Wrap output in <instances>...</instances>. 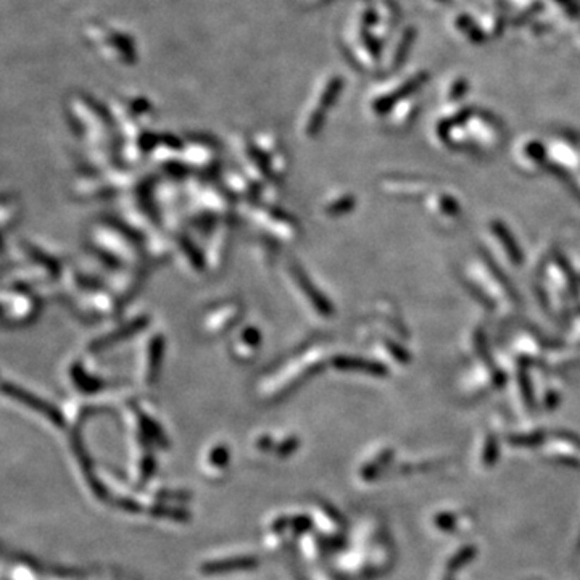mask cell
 <instances>
[{
  "label": "cell",
  "instance_id": "cell-1",
  "mask_svg": "<svg viewBox=\"0 0 580 580\" xmlns=\"http://www.w3.org/2000/svg\"><path fill=\"white\" fill-rule=\"evenodd\" d=\"M84 36L111 64L133 65L135 61L133 37L118 28H111L100 21H90L84 26Z\"/></svg>",
  "mask_w": 580,
  "mask_h": 580
},
{
  "label": "cell",
  "instance_id": "cell-2",
  "mask_svg": "<svg viewBox=\"0 0 580 580\" xmlns=\"http://www.w3.org/2000/svg\"><path fill=\"white\" fill-rule=\"evenodd\" d=\"M71 115L76 119V123L81 126L83 133L89 135L90 139L95 142H100L104 139L108 145L113 144L111 135V119L107 116L104 110L97 105V102L92 99H87L84 95H76L71 100ZM102 144V142H100Z\"/></svg>",
  "mask_w": 580,
  "mask_h": 580
},
{
  "label": "cell",
  "instance_id": "cell-3",
  "mask_svg": "<svg viewBox=\"0 0 580 580\" xmlns=\"http://www.w3.org/2000/svg\"><path fill=\"white\" fill-rule=\"evenodd\" d=\"M344 89V79L342 76H331V79L326 83L322 92L316 100V107L311 108L308 115L305 118L303 131L306 135H315L318 131L321 129L324 119H326V113L335 102H337L340 92Z\"/></svg>",
  "mask_w": 580,
  "mask_h": 580
},
{
  "label": "cell",
  "instance_id": "cell-4",
  "mask_svg": "<svg viewBox=\"0 0 580 580\" xmlns=\"http://www.w3.org/2000/svg\"><path fill=\"white\" fill-rule=\"evenodd\" d=\"M229 448L223 442L213 443V445L208 447V450L205 452L202 458L203 474L210 477V479H219L221 476H224L227 468H229Z\"/></svg>",
  "mask_w": 580,
  "mask_h": 580
},
{
  "label": "cell",
  "instance_id": "cell-5",
  "mask_svg": "<svg viewBox=\"0 0 580 580\" xmlns=\"http://www.w3.org/2000/svg\"><path fill=\"white\" fill-rule=\"evenodd\" d=\"M258 564V560L255 556H229V558L208 560L200 564V572L205 576H213V574H226L236 571L253 569Z\"/></svg>",
  "mask_w": 580,
  "mask_h": 580
},
{
  "label": "cell",
  "instance_id": "cell-6",
  "mask_svg": "<svg viewBox=\"0 0 580 580\" xmlns=\"http://www.w3.org/2000/svg\"><path fill=\"white\" fill-rule=\"evenodd\" d=\"M5 392H8L11 397L18 398V401L23 403L25 406H30L32 409H36V411L41 413L45 419L52 421L55 425H60L61 423H64V418L60 416L59 411H55L54 408H50L47 403L41 401V398H36V397L28 394V392H25V390L16 389V385H5Z\"/></svg>",
  "mask_w": 580,
  "mask_h": 580
},
{
  "label": "cell",
  "instance_id": "cell-7",
  "mask_svg": "<svg viewBox=\"0 0 580 580\" xmlns=\"http://www.w3.org/2000/svg\"><path fill=\"white\" fill-rule=\"evenodd\" d=\"M428 79H429L428 73H419V75L413 76L411 79H409V81H406L405 84H403L400 89H397L394 94L385 95V97H382V99L376 100L374 108H376V111H379V113H384L387 110H390V108L394 107L398 100L405 99V97H408L409 94H413L414 90L423 86L424 83H428Z\"/></svg>",
  "mask_w": 580,
  "mask_h": 580
},
{
  "label": "cell",
  "instance_id": "cell-8",
  "mask_svg": "<svg viewBox=\"0 0 580 580\" xmlns=\"http://www.w3.org/2000/svg\"><path fill=\"white\" fill-rule=\"evenodd\" d=\"M224 320L232 322L237 320V306L234 303H227L224 306H221V313H210V315L205 318V329L212 334L224 331V329H227V326L223 322Z\"/></svg>",
  "mask_w": 580,
  "mask_h": 580
},
{
  "label": "cell",
  "instance_id": "cell-9",
  "mask_svg": "<svg viewBox=\"0 0 580 580\" xmlns=\"http://www.w3.org/2000/svg\"><path fill=\"white\" fill-rule=\"evenodd\" d=\"M147 361L142 365V376L147 380V382H152L153 377L157 376V368L160 365V356H162V349H163V344H162V339L160 337H153V340H150L149 345H147Z\"/></svg>",
  "mask_w": 580,
  "mask_h": 580
},
{
  "label": "cell",
  "instance_id": "cell-10",
  "mask_svg": "<svg viewBox=\"0 0 580 580\" xmlns=\"http://www.w3.org/2000/svg\"><path fill=\"white\" fill-rule=\"evenodd\" d=\"M10 580H44L36 562L30 560H15L10 566Z\"/></svg>",
  "mask_w": 580,
  "mask_h": 580
},
{
  "label": "cell",
  "instance_id": "cell-11",
  "mask_svg": "<svg viewBox=\"0 0 580 580\" xmlns=\"http://www.w3.org/2000/svg\"><path fill=\"white\" fill-rule=\"evenodd\" d=\"M414 39H416V30L414 28H408V30L403 32V37L400 39V42L397 45L395 55H394V66L398 68L405 64L406 56L409 54V49L414 44Z\"/></svg>",
  "mask_w": 580,
  "mask_h": 580
},
{
  "label": "cell",
  "instance_id": "cell-12",
  "mask_svg": "<svg viewBox=\"0 0 580 580\" xmlns=\"http://www.w3.org/2000/svg\"><path fill=\"white\" fill-rule=\"evenodd\" d=\"M457 25L459 30H461L464 34H468V37L473 41L474 44H482L485 42V34H483L479 28L476 26V23L473 21V18L468 15H461L458 16L457 20Z\"/></svg>",
  "mask_w": 580,
  "mask_h": 580
},
{
  "label": "cell",
  "instance_id": "cell-13",
  "mask_svg": "<svg viewBox=\"0 0 580 580\" xmlns=\"http://www.w3.org/2000/svg\"><path fill=\"white\" fill-rule=\"evenodd\" d=\"M363 25H365V23H363ZM361 37H363V44H365V47L368 49V52L371 54L374 59H379L380 52H382V47H380L377 39L373 36L371 31H369V26L365 25V28H363Z\"/></svg>",
  "mask_w": 580,
  "mask_h": 580
},
{
  "label": "cell",
  "instance_id": "cell-14",
  "mask_svg": "<svg viewBox=\"0 0 580 580\" xmlns=\"http://www.w3.org/2000/svg\"><path fill=\"white\" fill-rule=\"evenodd\" d=\"M49 580H81L79 579V574L75 571H52L49 574V577H45Z\"/></svg>",
  "mask_w": 580,
  "mask_h": 580
},
{
  "label": "cell",
  "instance_id": "cell-15",
  "mask_svg": "<svg viewBox=\"0 0 580 580\" xmlns=\"http://www.w3.org/2000/svg\"><path fill=\"white\" fill-rule=\"evenodd\" d=\"M555 2H558L560 5H562L567 10V13H569L572 18H580V7L574 2V0H555Z\"/></svg>",
  "mask_w": 580,
  "mask_h": 580
},
{
  "label": "cell",
  "instance_id": "cell-16",
  "mask_svg": "<svg viewBox=\"0 0 580 580\" xmlns=\"http://www.w3.org/2000/svg\"><path fill=\"white\" fill-rule=\"evenodd\" d=\"M466 89H468V83H466V79H458V81L454 83L450 97L453 100H457L459 99V97L466 94Z\"/></svg>",
  "mask_w": 580,
  "mask_h": 580
}]
</instances>
